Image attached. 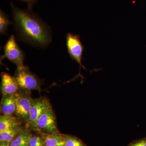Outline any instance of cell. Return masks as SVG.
Masks as SVG:
<instances>
[{
    "label": "cell",
    "instance_id": "6da1fadb",
    "mask_svg": "<svg viewBox=\"0 0 146 146\" xmlns=\"http://www.w3.org/2000/svg\"><path fill=\"white\" fill-rule=\"evenodd\" d=\"M13 23L17 36L21 41L43 48L51 42L50 27L31 9H21L11 3Z\"/></svg>",
    "mask_w": 146,
    "mask_h": 146
},
{
    "label": "cell",
    "instance_id": "7a4b0ae2",
    "mask_svg": "<svg viewBox=\"0 0 146 146\" xmlns=\"http://www.w3.org/2000/svg\"><path fill=\"white\" fill-rule=\"evenodd\" d=\"M7 58L8 60L16 64L17 70H20L25 68L24 65L25 54L16 43L15 36L11 35L4 46V54L2 59Z\"/></svg>",
    "mask_w": 146,
    "mask_h": 146
},
{
    "label": "cell",
    "instance_id": "3957f363",
    "mask_svg": "<svg viewBox=\"0 0 146 146\" xmlns=\"http://www.w3.org/2000/svg\"><path fill=\"white\" fill-rule=\"evenodd\" d=\"M15 78L19 89L26 91L36 90L40 91L41 90V84L39 79L26 67L17 70Z\"/></svg>",
    "mask_w": 146,
    "mask_h": 146
},
{
    "label": "cell",
    "instance_id": "277c9868",
    "mask_svg": "<svg viewBox=\"0 0 146 146\" xmlns=\"http://www.w3.org/2000/svg\"><path fill=\"white\" fill-rule=\"evenodd\" d=\"M66 39L68 53L72 59L79 64L80 72L81 67L84 69L85 68L81 63L84 47L80 40V36L78 35L68 33L66 35Z\"/></svg>",
    "mask_w": 146,
    "mask_h": 146
},
{
    "label": "cell",
    "instance_id": "5b68a950",
    "mask_svg": "<svg viewBox=\"0 0 146 146\" xmlns=\"http://www.w3.org/2000/svg\"><path fill=\"white\" fill-rule=\"evenodd\" d=\"M34 130L45 133L57 131L55 115L51 107L45 110L39 117Z\"/></svg>",
    "mask_w": 146,
    "mask_h": 146
},
{
    "label": "cell",
    "instance_id": "8992f818",
    "mask_svg": "<svg viewBox=\"0 0 146 146\" xmlns=\"http://www.w3.org/2000/svg\"><path fill=\"white\" fill-rule=\"evenodd\" d=\"M51 107L49 102L45 98L34 100L27 121L29 126L34 129L39 117L45 110Z\"/></svg>",
    "mask_w": 146,
    "mask_h": 146
},
{
    "label": "cell",
    "instance_id": "52a82bcc",
    "mask_svg": "<svg viewBox=\"0 0 146 146\" xmlns=\"http://www.w3.org/2000/svg\"><path fill=\"white\" fill-rule=\"evenodd\" d=\"M15 113L23 119L27 121L34 100L28 94L16 93Z\"/></svg>",
    "mask_w": 146,
    "mask_h": 146
},
{
    "label": "cell",
    "instance_id": "ba28073f",
    "mask_svg": "<svg viewBox=\"0 0 146 146\" xmlns=\"http://www.w3.org/2000/svg\"><path fill=\"white\" fill-rule=\"evenodd\" d=\"M19 89L16 78L6 73L1 74V90L3 96L16 94Z\"/></svg>",
    "mask_w": 146,
    "mask_h": 146
},
{
    "label": "cell",
    "instance_id": "9c48e42d",
    "mask_svg": "<svg viewBox=\"0 0 146 146\" xmlns=\"http://www.w3.org/2000/svg\"><path fill=\"white\" fill-rule=\"evenodd\" d=\"M16 94L3 96L1 105V111L3 115H12L15 113Z\"/></svg>",
    "mask_w": 146,
    "mask_h": 146
},
{
    "label": "cell",
    "instance_id": "30bf717a",
    "mask_svg": "<svg viewBox=\"0 0 146 146\" xmlns=\"http://www.w3.org/2000/svg\"><path fill=\"white\" fill-rule=\"evenodd\" d=\"M44 146H65V141L63 135L57 131L51 133H43Z\"/></svg>",
    "mask_w": 146,
    "mask_h": 146
},
{
    "label": "cell",
    "instance_id": "8fae6325",
    "mask_svg": "<svg viewBox=\"0 0 146 146\" xmlns=\"http://www.w3.org/2000/svg\"><path fill=\"white\" fill-rule=\"evenodd\" d=\"M17 118L12 115H3L0 117V132L21 126Z\"/></svg>",
    "mask_w": 146,
    "mask_h": 146
},
{
    "label": "cell",
    "instance_id": "7c38bea8",
    "mask_svg": "<svg viewBox=\"0 0 146 146\" xmlns=\"http://www.w3.org/2000/svg\"><path fill=\"white\" fill-rule=\"evenodd\" d=\"M31 133L27 129H23L11 142V146H29L30 140L31 138Z\"/></svg>",
    "mask_w": 146,
    "mask_h": 146
},
{
    "label": "cell",
    "instance_id": "4fadbf2b",
    "mask_svg": "<svg viewBox=\"0 0 146 146\" xmlns=\"http://www.w3.org/2000/svg\"><path fill=\"white\" fill-rule=\"evenodd\" d=\"M21 126L0 132V142L10 144L11 142L23 131Z\"/></svg>",
    "mask_w": 146,
    "mask_h": 146
},
{
    "label": "cell",
    "instance_id": "5bb4252c",
    "mask_svg": "<svg viewBox=\"0 0 146 146\" xmlns=\"http://www.w3.org/2000/svg\"><path fill=\"white\" fill-rule=\"evenodd\" d=\"M11 23L9 19L8 16L3 11H0V33L5 34L6 33L9 25Z\"/></svg>",
    "mask_w": 146,
    "mask_h": 146
},
{
    "label": "cell",
    "instance_id": "9a60e30c",
    "mask_svg": "<svg viewBox=\"0 0 146 146\" xmlns=\"http://www.w3.org/2000/svg\"><path fill=\"white\" fill-rule=\"evenodd\" d=\"M65 139V146H86L78 138L70 135H63Z\"/></svg>",
    "mask_w": 146,
    "mask_h": 146
},
{
    "label": "cell",
    "instance_id": "2e32d148",
    "mask_svg": "<svg viewBox=\"0 0 146 146\" xmlns=\"http://www.w3.org/2000/svg\"><path fill=\"white\" fill-rule=\"evenodd\" d=\"M29 146H44V138L39 136H32Z\"/></svg>",
    "mask_w": 146,
    "mask_h": 146
},
{
    "label": "cell",
    "instance_id": "e0dca14e",
    "mask_svg": "<svg viewBox=\"0 0 146 146\" xmlns=\"http://www.w3.org/2000/svg\"><path fill=\"white\" fill-rule=\"evenodd\" d=\"M128 146H146V138L133 141Z\"/></svg>",
    "mask_w": 146,
    "mask_h": 146
},
{
    "label": "cell",
    "instance_id": "ac0fdd59",
    "mask_svg": "<svg viewBox=\"0 0 146 146\" xmlns=\"http://www.w3.org/2000/svg\"><path fill=\"white\" fill-rule=\"evenodd\" d=\"M19 1H22L27 3L29 9H31L33 5L37 2V0H19Z\"/></svg>",
    "mask_w": 146,
    "mask_h": 146
},
{
    "label": "cell",
    "instance_id": "d6986e66",
    "mask_svg": "<svg viewBox=\"0 0 146 146\" xmlns=\"http://www.w3.org/2000/svg\"><path fill=\"white\" fill-rule=\"evenodd\" d=\"M0 146H11L10 144L5 143H1L0 145Z\"/></svg>",
    "mask_w": 146,
    "mask_h": 146
}]
</instances>
